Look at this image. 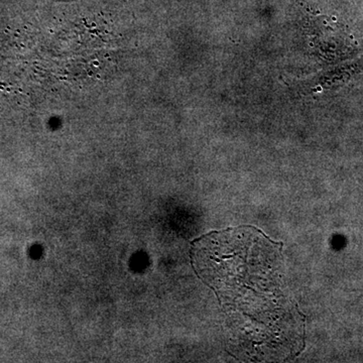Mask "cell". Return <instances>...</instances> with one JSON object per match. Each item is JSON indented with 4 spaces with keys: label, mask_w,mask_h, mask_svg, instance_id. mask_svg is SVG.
I'll list each match as a JSON object with an SVG mask.
<instances>
[{
    "label": "cell",
    "mask_w": 363,
    "mask_h": 363,
    "mask_svg": "<svg viewBox=\"0 0 363 363\" xmlns=\"http://www.w3.org/2000/svg\"><path fill=\"white\" fill-rule=\"evenodd\" d=\"M281 247L252 226L193 242V266L216 293L234 351L252 359L295 357L304 344V321L286 286Z\"/></svg>",
    "instance_id": "cell-1"
}]
</instances>
